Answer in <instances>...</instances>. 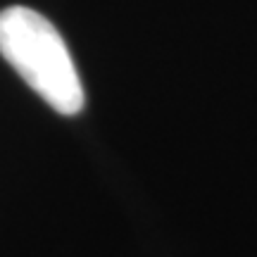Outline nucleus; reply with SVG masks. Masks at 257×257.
I'll return each mask as SVG.
<instances>
[{"instance_id":"obj_1","label":"nucleus","mask_w":257,"mask_h":257,"mask_svg":"<svg viewBox=\"0 0 257 257\" xmlns=\"http://www.w3.org/2000/svg\"><path fill=\"white\" fill-rule=\"evenodd\" d=\"M0 55L60 114L83 110V86L69 48L41 12L24 5L0 10Z\"/></svg>"}]
</instances>
